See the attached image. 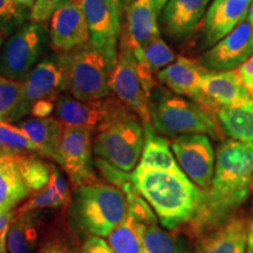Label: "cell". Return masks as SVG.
I'll list each match as a JSON object with an SVG mask.
<instances>
[{"mask_svg": "<svg viewBox=\"0 0 253 253\" xmlns=\"http://www.w3.org/2000/svg\"><path fill=\"white\" fill-rule=\"evenodd\" d=\"M68 182L56 167H53L48 185L39 192H36L23 207L18 209L20 212L42 211L46 209H58L68 207L71 202Z\"/></svg>", "mask_w": 253, "mask_h": 253, "instance_id": "484cf974", "label": "cell"}, {"mask_svg": "<svg viewBox=\"0 0 253 253\" xmlns=\"http://www.w3.org/2000/svg\"><path fill=\"white\" fill-rule=\"evenodd\" d=\"M249 225L245 218L231 217L197 238L194 253H245Z\"/></svg>", "mask_w": 253, "mask_h": 253, "instance_id": "ffe728a7", "label": "cell"}, {"mask_svg": "<svg viewBox=\"0 0 253 253\" xmlns=\"http://www.w3.org/2000/svg\"><path fill=\"white\" fill-rule=\"evenodd\" d=\"M252 0H213L204 18V41L211 46L231 33L248 17Z\"/></svg>", "mask_w": 253, "mask_h": 253, "instance_id": "ac0fdd59", "label": "cell"}, {"mask_svg": "<svg viewBox=\"0 0 253 253\" xmlns=\"http://www.w3.org/2000/svg\"><path fill=\"white\" fill-rule=\"evenodd\" d=\"M156 0H128L126 28L123 32L132 53L138 52L155 38L160 37Z\"/></svg>", "mask_w": 253, "mask_h": 253, "instance_id": "e0dca14e", "label": "cell"}, {"mask_svg": "<svg viewBox=\"0 0 253 253\" xmlns=\"http://www.w3.org/2000/svg\"><path fill=\"white\" fill-rule=\"evenodd\" d=\"M126 108L96 131L93 153L123 171L130 172L140 161L144 143L143 123Z\"/></svg>", "mask_w": 253, "mask_h": 253, "instance_id": "5b68a950", "label": "cell"}, {"mask_svg": "<svg viewBox=\"0 0 253 253\" xmlns=\"http://www.w3.org/2000/svg\"><path fill=\"white\" fill-rule=\"evenodd\" d=\"M50 46L58 54L73 52L90 43L82 0H69L50 18Z\"/></svg>", "mask_w": 253, "mask_h": 253, "instance_id": "5bb4252c", "label": "cell"}, {"mask_svg": "<svg viewBox=\"0 0 253 253\" xmlns=\"http://www.w3.org/2000/svg\"><path fill=\"white\" fill-rule=\"evenodd\" d=\"M109 84L113 94L140 118L143 125L150 121L151 93L142 80L134 53L122 37L118 62L110 73Z\"/></svg>", "mask_w": 253, "mask_h": 253, "instance_id": "ba28073f", "label": "cell"}, {"mask_svg": "<svg viewBox=\"0 0 253 253\" xmlns=\"http://www.w3.org/2000/svg\"><path fill=\"white\" fill-rule=\"evenodd\" d=\"M211 0H168L162 9L161 24L172 40L189 37L201 23Z\"/></svg>", "mask_w": 253, "mask_h": 253, "instance_id": "d6986e66", "label": "cell"}, {"mask_svg": "<svg viewBox=\"0 0 253 253\" xmlns=\"http://www.w3.org/2000/svg\"><path fill=\"white\" fill-rule=\"evenodd\" d=\"M31 17V9L17 0H0V31L12 33L20 28Z\"/></svg>", "mask_w": 253, "mask_h": 253, "instance_id": "e575fe53", "label": "cell"}, {"mask_svg": "<svg viewBox=\"0 0 253 253\" xmlns=\"http://www.w3.org/2000/svg\"><path fill=\"white\" fill-rule=\"evenodd\" d=\"M93 131L79 126H63L58 156L55 162L67 173L69 181L75 186L99 182L94 170Z\"/></svg>", "mask_w": 253, "mask_h": 253, "instance_id": "30bf717a", "label": "cell"}, {"mask_svg": "<svg viewBox=\"0 0 253 253\" xmlns=\"http://www.w3.org/2000/svg\"><path fill=\"white\" fill-rule=\"evenodd\" d=\"M15 211H7V212L0 213V237L7 233L8 227L13 220Z\"/></svg>", "mask_w": 253, "mask_h": 253, "instance_id": "ab89813d", "label": "cell"}, {"mask_svg": "<svg viewBox=\"0 0 253 253\" xmlns=\"http://www.w3.org/2000/svg\"><path fill=\"white\" fill-rule=\"evenodd\" d=\"M150 121L155 131L164 136L204 134L217 140L224 137L214 116L198 103L168 93L150 99Z\"/></svg>", "mask_w": 253, "mask_h": 253, "instance_id": "277c9868", "label": "cell"}, {"mask_svg": "<svg viewBox=\"0 0 253 253\" xmlns=\"http://www.w3.org/2000/svg\"><path fill=\"white\" fill-rule=\"evenodd\" d=\"M108 244L115 253H142L141 224L128 216L109 233Z\"/></svg>", "mask_w": 253, "mask_h": 253, "instance_id": "4dcf8cb0", "label": "cell"}, {"mask_svg": "<svg viewBox=\"0 0 253 253\" xmlns=\"http://www.w3.org/2000/svg\"><path fill=\"white\" fill-rule=\"evenodd\" d=\"M81 253H115L106 240L101 237H87L81 246Z\"/></svg>", "mask_w": 253, "mask_h": 253, "instance_id": "8d00e7d4", "label": "cell"}, {"mask_svg": "<svg viewBox=\"0 0 253 253\" xmlns=\"http://www.w3.org/2000/svg\"><path fill=\"white\" fill-rule=\"evenodd\" d=\"M24 82L0 75V121H11L21 104Z\"/></svg>", "mask_w": 253, "mask_h": 253, "instance_id": "836d02e7", "label": "cell"}, {"mask_svg": "<svg viewBox=\"0 0 253 253\" xmlns=\"http://www.w3.org/2000/svg\"><path fill=\"white\" fill-rule=\"evenodd\" d=\"M134 185L168 230L189 224L201 204L203 190L183 171L150 170L137 167L131 172Z\"/></svg>", "mask_w": 253, "mask_h": 253, "instance_id": "7a4b0ae2", "label": "cell"}, {"mask_svg": "<svg viewBox=\"0 0 253 253\" xmlns=\"http://www.w3.org/2000/svg\"><path fill=\"white\" fill-rule=\"evenodd\" d=\"M18 163L21 177L30 192H39L48 185L53 166L34 154L19 153Z\"/></svg>", "mask_w": 253, "mask_h": 253, "instance_id": "f546056e", "label": "cell"}, {"mask_svg": "<svg viewBox=\"0 0 253 253\" xmlns=\"http://www.w3.org/2000/svg\"><path fill=\"white\" fill-rule=\"evenodd\" d=\"M126 108L115 95L101 100L80 101L62 94L55 107V116L65 126H79L97 131Z\"/></svg>", "mask_w": 253, "mask_h": 253, "instance_id": "7c38bea8", "label": "cell"}, {"mask_svg": "<svg viewBox=\"0 0 253 253\" xmlns=\"http://www.w3.org/2000/svg\"><path fill=\"white\" fill-rule=\"evenodd\" d=\"M45 231L41 211L17 210L6 237L8 253H36Z\"/></svg>", "mask_w": 253, "mask_h": 253, "instance_id": "7402d4cb", "label": "cell"}, {"mask_svg": "<svg viewBox=\"0 0 253 253\" xmlns=\"http://www.w3.org/2000/svg\"><path fill=\"white\" fill-rule=\"evenodd\" d=\"M207 72L199 60L179 56L158 72L157 79L176 94L188 96L201 106L203 101L201 82Z\"/></svg>", "mask_w": 253, "mask_h": 253, "instance_id": "44dd1931", "label": "cell"}, {"mask_svg": "<svg viewBox=\"0 0 253 253\" xmlns=\"http://www.w3.org/2000/svg\"><path fill=\"white\" fill-rule=\"evenodd\" d=\"M0 48H1V34H0Z\"/></svg>", "mask_w": 253, "mask_h": 253, "instance_id": "7dc6e473", "label": "cell"}, {"mask_svg": "<svg viewBox=\"0 0 253 253\" xmlns=\"http://www.w3.org/2000/svg\"><path fill=\"white\" fill-rule=\"evenodd\" d=\"M19 126L36 144L39 156L56 160L63 129L58 119L33 118L23 121Z\"/></svg>", "mask_w": 253, "mask_h": 253, "instance_id": "cb8c5ba5", "label": "cell"}, {"mask_svg": "<svg viewBox=\"0 0 253 253\" xmlns=\"http://www.w3.org/2000/svg\"><path fill=\"white\" fill-rule=\"evenodd\" d=\"M253 26L249 20H243L231 33L214 43L199 59L207 71H232L244 65L253 56Z\"/></svg>", "mask_w": 253, "mask_h": 253, "instance_id": "9a60e30c", "label": "cell"}, {"mask_svg": "<svg viewBox=\"0 0 253 253\" xmlns=\"http://www.w3.org/2000/svg\"><path fill=\"white\" fill-rule=\"evenodd\" d=\"M0 150L9 153H33L38 155L36 144L20 126L0 121Z\"/></svg>", "mask_w": 253, "mask_h": 253, "instance_id": "d6a6232c", "label": "cell"}, {"mask_svg": "<svg viewBox=\"0 0 253 253\" xmlns=\"http://www.w3.org/2000/svg\"><path fill=\"white\" fill-rule=\"evenodd\" d=\"M112 1H113V2H115V4L118 5L120 8H121L122 6H123V4H125V2L126 1V0H112Z\"/></svg>", "mask_w": 253, "mask_h": 253, "instance_id": "f6af8a7d", "label": "cell"}, {"mask_svg": "<svg viewBox=\"0 0 253 253\" xmlns=\"http://www.w3.org/2000/svg\"><path fill=\"white\" fill-rule=\"evenodd\" d=\"M168 2V0H156V7H157V11L158 13H160L161 11H162L164 6H166V4Z\"/></svg>", "mask_w": 253, "mask_h": 253, "instance_id": "7bdbcfd3", "label": "cell"}, {"mask_svg": "<svg viewBox=\"0 0 253 253\" xmlns=\"http://www.w3.org/2000/svg\"><path fill=\"white\" fill-rule=\"evenodd\" d=\"M47 41L43 24L30 21L18 28L0 50V75L24 82L40 61Z\"/></svg>", "mask_w": 253, "mask_h": 253, "instance_id": "52a82bcc", "label": "cell"}, {"mask_svg": "<svg viewBox=\"0 0 253 253\" xmlns=\"http://www.w3.org/2000/svg\"><path fill=\"white\" fill-rule=\"evenodd\" d=\"M252 53H253V39H252Z\"/></svg>", "mask_w": 253, "mask_h": 253, "instance_id": "c3c4849f", "label": "cell"}, {"mask_svg": "<svg viewBox=\"0 0 253 253\" xmlns=\"http://www.w3.org/2000/svg\"><path fill=\"white\" fill-rule=\"evenodd\" d=\"M250 94H251V96L253 97V86H252L251 89H250Z\"/></svg>", "mask_w": 253, "mask_h": 253, "instance_id": "bcb514c9", "label": "cell"}, {"mask_svg": "<svg viewBox=\"0 0 253 253\" xmlns=\"http://www.w3.org/2000/svg\"><path fill=\"white\" fill-rule=\"evenodd\" d=\"M134 55L137 62L143 65L151 73H155L161 68H166L176 60L173 50L161 37L155 38L141 50L134 53Z\"/></svg>", "mask_w": 253, "mask_h": 253, "instance_id": "1f68e13d", "label": "cell"}, {"mask_svg": "<svg viewBox=\"0 0 253 253\" xmlns=\"http://www.w3.org/2000/svg\"><path fill=\"white\" fill-rule=\"evenodd\" d=\"M245 253H253V217L249 225L248 239H246V250Z\"/></svg>", "mask_w": 253, "mask_h": 253, "instance_id": "60d3db41", "label": "cell"}, {"mask_svg": "<svg viewBox=\"0 0 253 253\" xmlns=\"http://www.w3.org/2000/svg\"><path fill=\"white\" fill-rule=\"evenodd\" d=\"M36 253H81L80 239L62 219L47 227Z\"/></svg>", "mask_w": 253, "mask_h": 253, "instance_id": "f1b7e54d", "label": "cell"}, {"mask_svg": "<svg viewBox=\"0 0 253 253\" xmlns=\"http://www.w3.org/2000/svg\"><path fill=\"white\" fill-rule=\"evenodd\" d=\"M171 150L183 172L203 191L210 189L214 173V153L208 136H177L171 142Z\"/></svg>", "mask_w": 253, "mask_h": 253, "instance_id": "4fadbf2b", "label": "cell"}, {"mask_svg": "<svg viewBox=\"0 0 253 253\" xmlns=\"http://www.w3.org/2000/svg\"><path fill=\"white\" fill-rule=\"evenodd\" d=\"M144 128V143L140 164L137 167L150 170H164V171L181 172L179 168L170 149L169 142L164 137L156 134L151 123H145Z\"/></svg>", "mask_w": 253, "mask_h": 253, "instance_id": "d4e9b609", "label": "cell"}, {"mask_svg": "<svg viewBox=\"0 0 253 253\" xmlns=\"http://www.w3.org/2000/svg\"><path fill=\"white\" fill-rule=\"evenodd\" d=\"M56 102H58L56 97H47V99L39 100L32 106L31 114L37 119L48 118L55 109Z\"/></svg>", "mask_w": 253, "mask_h": 253, "instance_id": "74e56055", "label": "cell"}, {"mask_svg": "<svg viewBox=\"0 0 253 253\" xmlns=\"http://www.w3.org/2000/svg\"><path fill=\"white\" fill-rule=\"evenodd\" d=\"M128 217L126 195L107 183L77 186L68 204L67 221L78 235L107 237Z\"/></svg>", "mask_w": 253, "mask_h": 253, "instance_id": "3957f363", "label": "cell"}, {"mask_svg": "<svg viewBox=\"0 0 253 253\" xmlns=\"http://www.w3.org/2000/svg\"><path fill=\"white\" fill-rule=\"evenodd\" d=\"M18 163V154L0 150V213L12 211L30 196Z\"/></svg>", "mask_w": 253, "mask_h": 253, "instance_id": "603a6c76", "label": "cell"}, {"mask_svg": "<svg viewBox=\"0 0 253 253\" xmlns=\"http://www.w3.org/2000/svg\"><path fill=\"white\" fill-rule=\"evenodd\" d=\"M216 118L231 138L253 143V100L239 107L220 108Z\"/></svg>", "mask_w": 253, "mask_h": 253, "instance_id": "4316f807", "label": "cell"}, {"mask_svg": "<svg viewBox=\"0 0 253 253\" xmlns=\"http://www.w3.org/2000/svg\"><path fill=\"white\" fill-rule=\"evenodd\" d=\"M141 240L142 253H191L185 237L167 232L157 223L141 224Z\"/></svg>", "mask_w": 253, "mask_h": 253, "instance_id": "83f0119b", "label": "cell"}, {"mask_svg": "<svg viewBox=\"0 0 253 253\" xmlns=\"http://www.w3.org/2000/svg\"><path fill=\"white\" fill-rule=\"evenodd\" d=\"M248 20L251 23V25L253 26V0L251 1V6L249 8V13H248Z\"/></svg>", "mask_w": 253, "mask_h": 253, "instance_id": "ee69618b", "label": "cell"}, {"mask_svg": "<svg viewBox=\"0 0 253 253\" xmlns=\"http://www.w3.org/2000/svg\"><path fill=\"white\" fill-rule=\"evenodd\" d=\"M68 80V91L80 101L101 100L113 94L109 84L112 69L90 43L60 54Z\"/></svg>", "mask_w": 253, "mask_h": 253, "instance_id": "8992f818", "label": "cell"}, {"mask_svg": "<svg viewBox=\"0 0 253 253\" xmlns=\"http://www.w3.org/2000/svg\"><path fill=\"white\" fill-rule=\"evenodd\" d=\"M237 75H238L243 84H245V87L248 88L249 91L253 86V56H251L244 65L240 66L239 68H237L236 71Z\"/></svg>", "mask_w": 253, "mask_h": 253, "instance_id": "f35d334b", "label": "cell"}, {"mask_svg": "<svg viewBox=\"0 0 253 253\" xmlns=\"http://www.w3.org/2000/svg\"><path fill=\"white\" fill-rule=\"evenodd\" d=\"M253 179V143L236 140L223 142L216 155L210 189L203 191L190 232L199 238L230 219L248 198Z\"/></svg>", "mask_w": 253, "mask_h": 253, "instance_id": "6da1fadb", "label": "cell"}, {"mask_svg": "<svg viewBox=\"0 0 253 253\" xmlns=\"http://www.w3.org/2000/svg\"><path fill=\"white\" fill-rule=\"evenodd\" d=\"M201 89V107L212 116L220 108L239 107L252 101L249 89L235 71H208L202 78Z\"/></svg>", "mask_w": 253, "mask_h": 253, "instance_id": "2e32d148", "label": "cell"}, {"mask_svg": "<svg viewBox=\"0 0 253 253\" xmlns=\"http://www.w3.org/2000/svg\"><path fill=\"white\" fill-rule=\"evenodd\" d=\"M90 45L106 59L109 68L115 67L121 36L120 8L112 0H82Z\"/></svg>", "mask_w": 253, "mask_h": 253, "instance_id": "9c48e42d", "label": "cell"}, {"mask_svg": "<svg viewBox=\"0 0 253 253\" xmlns=\"http://www.w3.org/2000/svg\"><path fill=\"white\" fill-rule=\"evenodd\" d=\"M66 90H68V80L61 56L58 53L45 56L24 81L23 101L11 121L25 118L31 113L32 106L39 100L47 97L59 99Z\"/></svg>", "mask_w": 253, "mask_h": 253, "instance_id": "8fae6325", "label": "cell"}, {"mask_svg": "<svg viewBox=\"0 0 253 253\" xmlns=\"http://www.w3.org/2000/svg\"><path fill=\"white\" fill-rule=\"evenodd\" d=\"M17 1L20 5L25 6V7L32 9V7H33V5H34V2H36V0H17Z\"/></svg>", "mask_w": 253, "mask_h": 253, "instance_id": "b9f144b4", "label": "cell"}, {"mask_svg": "<svg viewBox=\"0 0 253 253\" xmlns=\"http://www.w3.org/2000/svg\"><path fill=\"white\" fill-rule=\"evenodd\" d=\"M67 1L69 0H36L31 9L30 20L32 23L45 24Z\"/></svg>", "mask_w": 253, "mask_h": 253, "instance_id": "d590c367", "label": "cell"}]
</instances>
